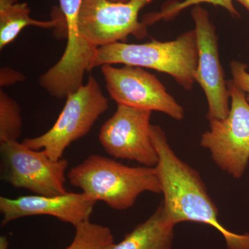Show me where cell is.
<instances>
[{"instance_id":"1","label":"cell","mask_w":249,"mask_h":249,"mask_svg":"<svg viewBox=\"0 0 249 249\" xmlns=\"http://www.w3.org/2000/svg\"><path fill=\"white\" fill-rule=\"evenodd\" d=\"M150 137L159 156L155 168L163 196L160 204L165 220L174 226L184 222L207 224L222 234L228 249H249V234L235 233L221 224L219 210L200 175L175 154L163 129L152 124Z\"/></svg>"},{"instance_id":"2","label":"cell","mask_w":249,"mask_h":249,"mask_svg":"<svg viewBox=\"0 0 249 249\" xmlns=\"http://www.w3.org/2000/svg\"><path fill=\"white\" fill-rule=\"evenodd\" d=\"M72 186L116 211L132 208L145 192L161 194L155 167H131L99 155H91L67 174Z\"/></svg>"},{"instance_id":"3","label":"cell","mask_w":249,"mask_h":249,"mask_svg":"<svg viewBox=\"0 0 249 249\" xmlns=\"http://www.w3.org/2000/svg\"><path fill=\"white\" fill-rule=\"evenodd\" d=\"M123 64L145 67L173 77L186 91L196 83L198 49L196 31L183 33L176 40H152L142 44L116 42L98 48L92 69L104 65Z\"/></svg>"},{"instance_id":"4","label":"cell","mask_w":249,"mask_h":249,"mask_svg":"<svg viewBox=\"0 0 249 249\" xmlns=\"http://www.w3.org/2000/svg\"><path fill=\"white\" fill-rule=\"evenodd\" d=\"M63 109L52 128L35 138L22 142L33 150H44L51 160L62 159L72 142L89 133L93 124L109 108V101L103 94L94 77L66 98Z\"/></svg>"},{"instance_id":"5","label":"cell","mask_w":249,"mask_h":249,"mask_svg":"<svg viewBox=\"0 0 249 249\" xmlns=\"http://www.w3.org/2000/svg\"><path fill=\"white\" fill-rule=\"evenodd\" d=\"M227 85L231 101L229 114L209 121L210 129L201 135L200 145L222 171L239 179L249 163V102L232 80Z\"/></svg>"},{"instance_id":"6","label":"cell","mask_w":249,"mask_h":249,"mask_svg":"<svg viewBox=\"0 0 249 249\" xmlns=\"http://www.w3.org/2000/svg\"><path fill=\"white\" fill-rule=\"evenodd\" d=\"M1 179L15 188L37 196H55L67 193L65 159L53 160L44 150L29 148L22 142H0Z\"/></svg>"},{"instance_id":"7","label":"cell","mask_w":249,"mask_h":249,"mask_svg":"<svg viewBox=\"0 0 249 249\" xmlns=\"http://www.w3.org/2000/svg\"><path fill=\"white\" fill-rule=\"evenodd\" d=\"M152 1L115 3L108 0H83L78 18L80 35L97 49L124 42L129 36L145 38L148 35L147 26L139 20V14Z\"/></svg>"},{"instance_id":"8","label":"cell","mask_w":249,"mask_h":249,"mask_svg":"<svg viewBox=\"0 0 249 249\" xmlns=\"http://www.w3.org/2000/svg\"><path fill=\"white\" fill-rule=\"evenodd\" d=\"M101 72L109 96L117 105L160 111L177 121L184 118L182 106L155 75L142 67L104 65Z\"/></svg>"},{"instance_id":"9","label":"cell","mask_w":249,"mask_h":249,"mask_svg":"<svg viewBox=\"0 0 249 249\" xmlns=\"http://www.w3.org/2000/svg\"><path fill=\"white\" fill-rule=\"evenodd\" d=\"M152 111L118 105L114 114L101 127L100 143L114 158L155 167L159 156L150 137Z\"/></svg>"},{"instance_id":"10","label":"cell","mask_w":249,"mask_h":249,"mask_svg":"<svg viewBox=\"0 0 249 249\" xmlns=\"http://www.w3.org/2000/svg\"><path fill=\"white\" fill-rule=\"evenodd\" d=\"M191 16L196 25L198 49L196 82L204 90L207 99L208 119L221 120L230 110V93L219 59L215 27L209 12L200 5L193 6Z\"/></svg>"},{"instance_id":"11","label":"cell","mask_w":249,"mask_h":249,"mask_svg":"<svg viewBox=\"0 0 249 249\" xmlns=\"http://www.w3.org/2000/svg\"><path fill=\"white\" fill-rule=\"evenodd\" d=\"M97 201L85 193H68L60 196H22L16 199L0 196L1 225L29 216L49 215L75 228L89 221Z\"/></svg>"},{"instance_id":"12","label":"cell","mask_w":249,"mask_h":249,"mask_svg":"<svg viewBox=\"0 0 249 249\" xmlns=\"http://www.w3.org/2000/svg\"><path fill=\"white\" fill-rule=\"evenodd\" d=\"M174 227L165 220L160 204L148 219L109 249H172Z\"/></svg>"},{"instance_id":"13","label":"cell","mask_w":249,"mask_h":249,"mask_svg":"<svg viewBox=\"0 0 249 249\" xmlns=\"http://www.w3.org/2000/svg\"><path fill=\"white\" fill-rule=\"evenodd\" d=\"M31 10L26 2L19 0H0V49L2 50L19 35L23 29L34 26L42 29L58 28L63 22L62 18L52 20L40 21L33 19Z\"/></svg>"},{"instance_id":"14","label":"cell","mask_w":249,"mask_h":249,"mask_svg":"<svg viewBox=\"0 0 249 249\" xmlns=\"http://www.w3.org/2000/svg\"><path fill=\"white\" fill-rule=\"evenodd\" d=\"M75 229L74 238L65 249H109L114 244V236L109 227L89 220Z\"/></svg>"},{"instance_id":"15","label":"cell","mask_w":249,"mask_h":249,"mask_svg":"<svg viewBox=\"0 0 249 249\" xmlns=\"http://www.w3.org/2000/svg\"><path fill=\"white\" fill-rule=\"evenodd\" d=\"M20 106L0 90V142H16L22 134Z\"/></svg>"},{"instance_id":"16","label":"cell","mask_w":249,"mask_h":249,"mask_svg":"<svg viewBox=\"0 0 249 249\" xmlns=\"http://www.w3.org/2000/svg\"><path fill=\"white\" fill-rule=\"evenodd\" d=\"M208 3L219 6L227 10L232 17L240 18V15L234 6L232 0H183V1H174L173 2L168 1L163 5L161 10L159 12L151 13L145 15L142 18V22L146 24L147 27L155 24V22L160 20L169 21L178 16L183 10L190 7V6H196Z\"/></svg>"},{"instance_id":"17","label":"cell","mask_w":249,"mask_h":249,"mask_svg":"<svg viewBox=\"0 0 249 249\" xmlns=\"http://www.w3.org/2000/svg\"><path fill=\"white\" fill-rule=\"evenodd\" d=\"M231 71L234 84L245 93L249 102V73L248 66L243 62L233 60L230 64Z\"/></svg>"},{"instance_id":"18","label":"cell","mask_w":249,"mask_h":249,"mask_svg":"<svg viewBox=\"0 0 249 249\" xmlns=\"http://www.w3.org/2000/svg\"><path fill=\"white\" fill-rule=\"evenodd\" d=\"M25 80V76L21 72L16 71L14 69L8 67H1L0 70V86H11L23 82Z\"/></svg>"},{"instance_id":"19","label":"cell","mask_w":249,"mask_h":249,"mask_svg":"<svg viewBox=\"0 0 249 249\" xmlns=\"http://www.w3.org/2000/svg\"><path fill=\"white\" fill-rule=\"evenodd\" d=\"M9 242L5 236L0 237V249H9Z\"/></svg>"},{"instance_id":"20","label":"cell","mask_w":249,"mask_h":249,"mask_svg":"<svg viewBox=\"0 0 249 249\" xmlns=\"http://www.w3.org/2000/svg\"><path fill=\"white\" fill-rule=\"evenodd\" d=\"M232 1H237L249 11V0H232Z\"/></svg>"},{"instance_id":"21","label":"cell","mask_w":249,"mask_h":249,"mask_svg":"<svg viewBox=\"0 0 249 249\" xmlns=\"http://www.w3.org/2000/svg\"><path fill=\"white\" fill-rule=\"evenodd\" d=\"M108 1L115 3H127L129 2L130 0H108Z\"/></svg>"}]
</instances>
